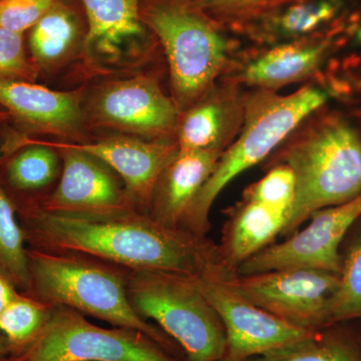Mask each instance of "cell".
<instances>
[{"instance_id": "cell-1", "label": "cell", "mask_w": 361, "mask_h": 361, "mask_svg": "<svg viewBox=\"0 0 361 361\" xmlns=\"http://www.w3.org/2000/svg\"><path fill=\"white\" fill-rule=\"evenodd\" d=\"M16 208L28 248L80 254L128 270L223 280L235 276L219 244L207 236L167 227L149 214L66 215L47 212L33 203Z\"/></svg>"}, {"instance_id": "cell-2", "label": "cell", "mask_w": 361, "mask_h": 361, "mask_svg": "<svg viewBox=\"0 0 361 361\" xmlns=\"http://www.w3.org/2000/svg\"><path fill=\"white\" fill-rule=\"evenodd\" d=\"M27 256L26 295L51 307L71 308L111 326L139 330L185 360L179 346L163 330L142 319L133 308L125 268L80 254L28 248Z\"/></svg>"}, {"instance_id": "cell-3", "label": "cell", "mask_w": 361, "mask_h": 361, "mask_svg": "<svg viewBox=\"0 0 361 361\" xmlns=\"http://www.w3.org/2000/svg\"><path fill=\"white\" fill-rule=\"evenodd\" d=\"M327 94L305 87L289 94H259L249 104L239 139L221 155L210 176L180 222V229L207 236L214 202L233 179L264 160L304 118L326 102Z\"/></svg>"}, {"instance_id": "cell-4", "label": "cell", "mask_w": 361, "mask_h": 361, "mask_svg": "<svg viewBox=\"0 0 361 361\" xmlns=\"http://www.w3.org/2000/svg\"><path fill=\"white\" fill-rule=\"evenodd\" d=\"M285 165L295 177V196L282 236L300 229L316 211L361 194V139L346 123H329L301 137L287 151Z\"/></svg>"}, {"instance_id": "cell-5", "label": "cell", "mask_w": 361, "mask_h": 361, "mask_svg": "<svg viewBox=\"0 0 361 361\" xmlns=\"http://www.w3.org/2000/svg\"><path fill=\"white\" fill-rule=\"evenodd\" d=\"M128 296L135 312L179 346L186 361H221L226 334L219 315L193 278L126 269Z\"/></svg>"}, {"instance_id": "cell-6", "label": "cell", "mask_w": 361, "mask_h": 361, "mask_svg": "<svg viewBox=\"0 0 361 361\" xmlns=\"http://www.w3.org/2000/svg\"><path fill=\"white\" fill-rule=\"evenodd\" d=\"M14 361H185L139 330L99 326L87 316L52 307L40 336Z\"/></svg>"}, {"instance_id": "cell-7", "label": "cell", "mask_w": 361, "mask_h": 361, "mask_svg": "<svg viewBox=\"0 0 361 361\" xmlns=\"http://www.w3.org/2000/svg\"><path fill=\"white\" fill-rule=\"evenodd\" d=\"M148 23L167 54L176 94L183 102L198 97L224 63V39L200 16L183 7L154 9Z\"/></svg>"}, {"instance_id": "cell-8", "label": "cell", "mask_w": 361, "mask_h": 361, "mask_svg": "<svg viewBox=\"0 0 361 361\" xmlns=\"http://www.w3.org/2000/svg\"><path fill=\"white\" fill-rule=\"evenodd\" d=\"M223 282L242 298L307 331L326 329L327 305L339 274L319 269H284L235 275Z\"/></svg>"}, {"instance_id": "cell-9", "label": "cell", "mask_w": 361, "mask_h": 361, "mask_svg": "<svg viewBox=\"0 0 361 361\" xmlns=\"http://www.w3.org/2000/svg\"><path fill=\"white\" fill-rule=\"evenodd\" d=\"M361 217V194L353 200L316 211L303 229L281 243L270 244L247 259L236 275L259 274L284 269H319L339 274V247L346 233Z\"/></svg>"}, {"instance_id": "cell-10", "label": "cell", "mask_w": 361, "mask_h": 361, "mask_svg": "<svg viewBox=\"0 0 361 361\" xmlns=\"http://www.w3.org/2000/svg\"><path fill=\"white\" fill-rule=\"evenodd\" d=\"M224 326L226 348L221 361H248L310 336L232 291L222 279L193 278Z\"/></svg>"}, {"instance_id": "cell-11", "label": "cell", "mask_w": 361, "mask_h": 361, "mask_svg": "<svg viewBox=\"0 0 361 361\" xmlns=\"http://www.w3.org/2000/svg\"><path fill=\"white\" fill-rule=\"evenodd\" d=\"M51 148L61 153V176L54 191L33 204L47 212L66 215L106 216L137 211L123 180L104 161L80 149Z\"/></svg>"}, {"instance_id": "cell-12", "label": "cell", "mask_w": 361, "mask_h": 361, "mask_svg": "<svg viewBox=\"0 0 361 361\" xmlns=\"http://www.w3.org/2000/svg\"><path fill=\"white\" fill-rule=\"evenodd\" d=\"M44 142L51 147L80 149L104 161L123 180L135 208L146 214L161 173L178 154L177 145L135 137H111L85 144Z\"/></svg>"}, {"instance_id": "cell-13", "label": "cell", "mask_w": 361, "mask_h": 361, "mask_svg": "<svg viewBox=\"0 0 361 361\" xmlns=\"http://www.w3.org/2000/svg\"><path fill=\"white\" fill-rule=\"evenodd\" d=\"M97 116L104 123L134 134L159 137L174 129V104L151 78H134L111 82L97 96Z\"/></svg>"}, {"instance_id": "cell-14", "label": "cell", "mask_w": 361, "mask_h": 361, "mask_svg": "<svg viewBox=\"0 0 361 361\" xmlns=\"http://www.w3.org/2000/svg\"><path fill=\"white\" fill-rule=\"evenodd\" d=\"M0 108L32 132L70 134L82 118L78 96L30 80H0Z\"/></svg>"}, {"instance_id": "cell-15", "label": "cell", "mask_w": 361, "mask_h": 361, "mask_svg": "<svg viewBox=\"0 0 361 361\" xmlns=\"http://www.w3.org/2000/svg\"><path fill=\"white\" fill-rule=\"evenodd\" d=\"M61 156L42 140L8 137L0 149V182L16 206L39 203L61 172Z\"/></svg>"}, {"instance_id": "cell-16", "label": "cell", "mask_w": 361, "mask_h": 361, "mask_svg": "<svg viewBox=\"0 0 361 361\" xmlns=\"http://www.w3.org/2000/svg\"><path fill=\"white\" fill-rule=\"evenodd\" d=\"M221 155L220 149H178L157 183L149 215L161 224L180 229L188 208L212 175Z\"/></svg>"}, {"instance_id": "cell-17", "label": "cell", "mask_w": 361, "mask_h": 361, "mask_svg": "<svg viewBox=\"0 0 361 361\" xmlns=\"http://www.w3.org/2000/svg\"><path fill=\"white\" fill-rule=\"evenodd\" d=\"M286 214L245 200L230 214L219 244L226 265L236 275L247 259L273 243L286 224Z\"/></svg>"}, {"instance_id": "cell-18", "label": "cell", "mask_w": 361, "mask_h": 361, "mask_svg": "<svg viewBox=\"0 0 361 361\" xmlns=\"http://www.w3.org/2000/svg\"><path fill=\"white\" fill-rule=\"evenodd\" d=\"M89 20L87 45L104 58H120L142 35L139 0H80Z\"/></svg>"}, {"instance_id": "cell-19", "label": "cell", "mask_w": 361, "mask_h": 361, "mask_svg": "<svg viewBox=\"0 0 361 361\" xmlns=\"http://www.w3.org/2000/svg\"><path fill=\"white\" fill-rule=\"evenodd\" d=\"M323 51L322 44H288L276 47L248 66L246 80L263 87L296 82L315 70Z\"/></svg>"}, {"instance_id": "cell-20", "label": "cell", "mask_w": 361, "mask_h": 361, "mask_svg": "<svg viewBox=\"0 0 361 361\" xmlns=\"http://www.w3.org/2000/svg\"><path fill=\"white\" fill-rule=\"evenodd\" d=\"M27 250L18 208L0 182V270L21 293L30 288Z\"/></svg>"}, {"instance_id": "cell-21", "label": "cell", "mask_w": 361, "mask_h": 361, "mask_svg": "<svg viewBox=\"0 0 361 361\" xmlns=\"http://www.w3.org/2000/svg\"><path fill=\"white\" fill-rule=\"evenodd\" d=\"M248 361H361V350L350 339L323 329Z\"/></svg>"}, {"instance_id": "cell-22", "label": "cell", "mask_w": 361, "mask_h": 361, "mask_svg": "<svg viewBox=\"0 0 361 361\" xmlns=\"http://www.w3.org/2000/svg\"><path fill=\"white\" fill-rule=\"evenodd\" d=\"M52 307L32 297L20 295L0 313V332L18 356L37 341L51 318Z\"/></svg>"}, {"instance_id": "cell-23", "label": "cell", "mask_w": 361, "mask_h": 361, "mask_svg": "<svg viewBox=\"0 0 361 361\" xmlns=\"http://www.w3.org/2000/svg\"><path fill=\"white\" fill-rule=\"evenodd\" d=\"M77 37L73 16L63 7H52L30 32V44L35 66L54 63L70 51Z\"/></svg>"}, {"instance_id": "cell-24", "label": "cell", "mask_w": 361, "mask_h": 361, "mask_svg": "<svg viewBox=\"0 0 361 361\" xmlns=\"http://www.w3.org/2000/svg\"><path fill=\"white\" fill-rule=\"evenodd\" d=\"M228 120L229 114L220 102L213 99L195 106L180 123L178 149H220Z\"/></svg>"}, {"instance_id": "cell-25", "label": "cell", "mask_w": 361, "mask_h": 361, "mask_svg": "<svg viewBox=\"0 0 361 361\" xmlns=\"http://www.w3.org/2000/svg\"><path fill=\"white\" fill-rule=\"evenodd\" d=\"M355 318H361V226L342 259L338 285L327 305L329 326Z\"/></svg>"}, {"instance_id": "cell-26", "label": "cell", "mask_w": 361, "mask_h": 361, "mask_svg": "<svg viewBox=\"0 0 361 361\" xmlns=\"http://www.w3.org/2000/svg\"><path fill=\"white\" fill-rule=\"evenodd\" d=\"M295 196V177L288 166H278L253 185L245 200L257 202L273 210L286 214L288 219ZM287 222V221H286Z\"/></svg>"}, {"instance_id": "cell-27", "label": "cell", "mask_w": 361, "mask_h": 361, "mask_svg": "<svg viewBox=\"0 0 361 361\" xmlns=\"http://www.w3.org/2000/svg\"><path fill=\"white\" fill-rule=\"evenodd\" d=\"M23 35L0 27V80L32 82L37 66L25 51Z\"/></svg>"}, {"instance_id": "cell-28", "label": "cell", "mask_w": 361, "mask_h": 361, "mask_svg": "<svg viewBox=\"0 0 361 361\" xmlns=\"http://www.w3.org/2000/svg\"><path fill=\"white\" fill-rule=\"evenodd\" d=\"M56 6V0H0V27L23 35Z\"/></svg>"}, {"instance_id": "cell-29", "label": "cell", "mask_w": 361, "mask_h": 361, "mask_svg": "<svg viewBox=\"0 0 361 361\" xmlns=\"http://www.w3.org/2000/svg\"><path fill=\"white\" fill-rule=\"evenodd\" d=\"M336 6L330 0L304 2L289 7L280 20L282 30L290 35L311 32L336 13Z\"/></svg>"}, {"instance_id": "cell-30", "label": "cell", "mask_w": 361, "mask_h": 361, "mask_svg": "<svg viewBox=\"0 0 361 361\" xmlns=\"http://www.w3.org/2000/svg\"><path fill=\"white\" fill-rule=\"evenodd\" d=\"M205 1L214 8L225 14L240 16V14L257 11L258 9L270 6L279 0H205Z\"/></svg>"}, {"instance_id": "cell-31", "label": "cell", "mask_w": 361, "mask_h": 361, "mask_svg": "<svg viewBox=\"0 0 361 361\" xmlns=\"http://www.w3.org/2000/svg\"><path fill=\"white\" fill-rule=\"evenodd\" d=\"M21 292L13 282L0 270V313L9 305Z\"/></svg>"}, {"instance_id": "cell-32", "label": "cell", "mask_w": 361, "mask_h": 361, "mask_svg": "<svg viewBox=\"0 0 361 361\" xmlns=\"http://www.w3.org/2000/svg\"><path fill=\"white\" fill-rule=\"evenodd\" d=\"M11 356V349L8 342L6 341V337L2 336L0 332V360L1 358L8 357Z\"/></svg>"}, {"instance_id": "cell-33", "label": "cell", "mask_w": 361, "mask_h": 361, "mask_svg": "<svg viewBox=\"0 0 361 361\" xmlns=\"http://www.w3.org/2000/svg\"><path fill=\"white\" fill-rule=\"evenodd\" d=\"M8 120H11V116L8 115L6 110L0 108V130H1V128H4V126L6 125Z\"/></svg>"}, {"instance_id": "cell-34", "label": "cell", "mask_w": 361, "mask_h": 361, "mask_svg": "<svg viewBox=\"0 0 361 361\" xmlns=\"http://www.w3.org/2000/svg\"><path fill=\"white\" fill-rule=\"evenodd\" d=\"M0 361H14V360H13V358L11 357V356H8V357L1 358V360H0Z\"/></svg>"}, {"instance_id": "cell-35", "label": "cell", "mask_w": 361, "mask_h": 361, "mask_svg": "<svg viewBox=\"0 0 361 361\" xmlns=\"http://www.w3.org/2000/svg\"><path fill=\"white\" fill-rule=\"evenodd\" d=\"M358 39H360L361 42V30H360V32H358Z\"/></svg>"}]
</instances>
